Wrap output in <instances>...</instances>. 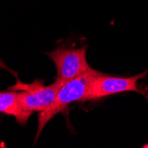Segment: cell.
Wrapping results in <instances>:
<instances>
[{
    "label": "cell",
    "mask_w": 148,
    "mask_h": 148,
    "mask_svg": "<svg viewBox=\"0 0 148 148\" xmlns=\"http://www.w3.org/2000/svg\"><path fill=\"white\" fill-rule=\"evenodd\" d=\"M99 71L91 69L84 75L69 80L60 84L55 100L43 112L38 114V126L35 141L37 140L45 125L56 114L63 112L69 104L76 101H86L91 81Z\"/></svg>",
    "instance_id": "6da1fadb"
},
{
    "label": "cell",
    "mask_w": 148,
    "mask_h": 148,
    "mask_svg": "<svg viewBox=\"0 0 148 148\" xmlns=\"http://www.w3.org/2000/svg\"><path fill=\"white\" fill-rule=\"evenodd\" d=\"M87 49L86 45L81 47L60 45L47 53V56L56 66V82L61 84L84 75L92 69L89 66L86 59Z\"/></svg>",
    "instance_id": "7a4b0ae2"
},
{
    "label": "cell",
    "mask_w": 148,
    "mask_h": 148,
    "mask_svg": "<svg viewBox=\"0 0 148 148\" xmlns=\"http://www.w3.org/2000/svg\"><path fill=\"white\" fill-rule=\"evenodd\" d=\"M148 75V69L142 73L132 76H117L106 75L99 72L91 81L87 100H97L114 94L134 91L142 95H146L143 90L138 86V81L145 78Z\"/></svg>",
    "instance_id": "3957f363"
},
{
    "label": "cell",
    "mask_w": 148,
    "mask_h": 148,
    "mask_svg": "<svg viewBox=\"0 0 148 148\" xmlns=\"http://www.w3.org/2000/svg\"><path fill=\"white\" fill-rule=\"evenodd\" d=\"M60 86L56 81L51 85L45 86L43 80H35L31 84H24L19 79L15 85L11 86L8 90H21L19 92L20 102L23 109L30 114L34 112H43L55 100L57 91Z\"/></svg>",
    "instance_id": "277c9868"
},
{
    "label": "cell",
    "mask_w": 148,
    "mask_h": 148,
    "mask_svg": "<svg viewBox=\"0 0 148 148\" xmlns=\"http://www.w3.org/2000/svg\"><path fill=\"white\" fill-rule=\"evenodd\" d=\"M0 113L6 115H12L16 122L25 126L32 114L27 112L20 102L19 92L16 90L0 91Z\"/></svg>",
    "instance_id": "5b68a950"
},
{
    "label": "cell",
    "mask_w": 148,
    "mask_h": 148,
    "mask_svg": "<svg viewBox=\"0 0 148 148\" xmlns=\"http://www.w3.org/2000/svg\"><path fill=\"white\" fill-rule=\"evenodd\" d=\"M0 69H6L7 71H9V72H10V73H12V75H15L17 76V74H16V73H15L14 71H12V69H10L8 68V66H6V65H5V63H4V62H3V61L1 60H0Z\"/></svg>",
    "instance_id": "8992f818"
}]
</instances>
